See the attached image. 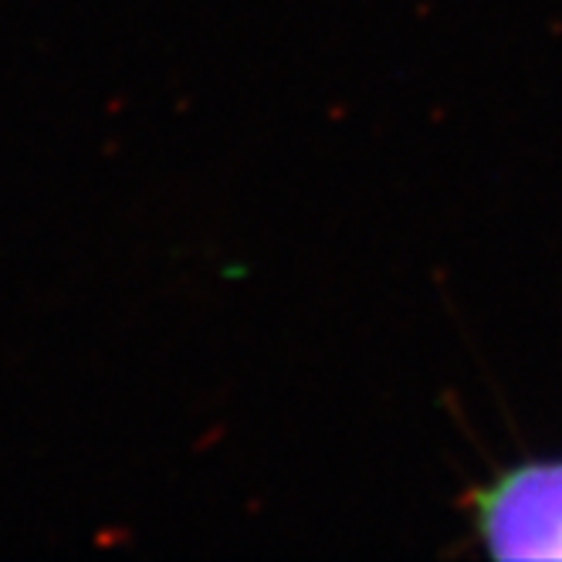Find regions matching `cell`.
Returning <instances> with one entry per match:
<instances>
[{
  "label": "cell",
  "instance_id": "cell-1",
  "mask_svg": "<svg viewBox=\"0 0 562 562\" xmlns=\"http://www.w3.org/2000/svg\"><path fill=\"white\" fill-rule=\"evenodd\" d=\"M471 521L495 559H562V461L521 464L477 488Z\"/></svg>",
  "mask_w": 562,
  "mask_h": 562
}]
</instances>
